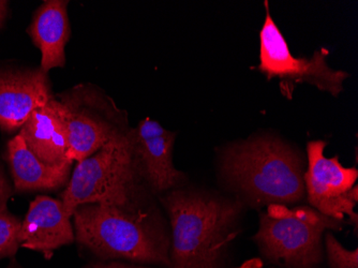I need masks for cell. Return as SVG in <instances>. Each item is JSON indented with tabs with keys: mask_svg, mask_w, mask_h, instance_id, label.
I'll use <instances>...</instances> for the list:
<instances>
[{
	"mask_svg": "<svg viewBox=\"0 0 358 268\" xmlns=\"http://www.w3.org/2000/svg\"><path fill=\"white\" fill-rule=\"evenodd\" d=\"M171 225L170 268H224L239 232V199L198 190L169 191L161 197Z\"/></svg>",
	"mask_w": 358,
	"mask_h": 268,
	"instance_id": "cell-1",
	"label": "cell"
},
{
	"mask_svg": "<svg viewBox=\"0 0 358 268\" xmlns=\"http://www.w3.org/2000/svg\"><path fill=\"white\" fill-rule=\"evenodd\" d=\"M76 241L103 261L171 267V237L160 213L144 199L126 206L86 204L74 211Z\"/></svg>",
	"mask_w": 358,
	"mask_h": 268,
	"instance_id": "cell-2",
	"label": "cell"
},
{
	"mask_svg": "<svg viewBox=\"0 0 358 268\" xmlns=\"http://www.w3.org/2000/svg\"><path fill=\"white\" fill-rule=\"evenodd\" d=\"M306 167L301 153L273 136L230 145L220 163L225 183L255 206L303 202Z\"/></svg>",
	"mask_w": 358,
	"mask_h": 268,
	"instance_id": "cell-3",
	"label": "cell"
},
{
	"mask_svg": "<svg viewBox=\"0 0 358 268\" xmlns=\"http://www.w3.org/2000/svg\"><path fill=\"white\" fill-rule=\"evenodd\" d=\"M145 185L128 132L78 161L60 201L72 218L82 205L126 206L144 199Z\"/></svg>",
	"mask_w": 358,
	"mask_h": 268,
	"instance_id": "cell-4",
	"label": "cell"
},
{
	"mask_svg": "<svg viewBox=\"0 0 358 268\" xmlns=\"http://www.w3.org/2000/svg\"><path fill=\"white\" fill-rule=\"evenodd\" d=\"M343 221L311 206L271 204L259 217L255 239L263 257L285 268H317L323 260L322 239L327 230L340 231Z\"/></svg>",
	"mask_w": 358,
	"mask_h": 268,
	"instance_id": "cell-5",
	"label": "cell"
},
{
	"mask_svg": "<svg viewBox=\"0 0 358 268\" xmlns=\"http://www.w3.org/2000/svg\"><path fill=\"white\" fill-rule=\"evenodd\" d=\"M56 100L68 131V160L82 161L131 129L126 111L92 84H78Z\"/></svg>",
	"mask_w": 358,
	"mask_h": 268,
	"instance_id": "cell-6",
	"label": "cell"
},
{
	"mask_svg": "<svg viewBox=\"0 0 358 268\" xmlns=\"http://www.w3.org/2000/svg\"><path fill=\"white\" fill-rule=\"evenodd\" d=\"M265 21L259 31V64L257 69L268 80L278 78L281 92L287 99L293 97L295 86L303 83L334 97L343 92L350 74L329 66V50L320 48L310 58L294 57L269 13L268 3H265Z\"/></svg>",
	"mask_w": 358,
	"mask_h": 268,
	"instance_id": "cell-7",
	"label": "cell"
},
{
	"mask_svg": "<svg viewBox=\"0 0 358 268\" xmlns=\"http://www.w3.org/2000/svg\"><path fill=\"white\" fill-rule=\"evenodd\" d=\"M325 141H311L307 144V167L305 181L306 195L313 209L336 220H345V216L357 229L358 171L345 167L337 156L327 158L324 149Z\"/></svg>",
	"mask_w": 358,
	"mask_h": 268,
	"instance_id": "cell-8",
	"label": "cell"
},
{
	"mask_svg": "<svg viewBox=\"0 0 358 268\" xmlns=\"http://www.w3.org/2000/svg\"><path fill=\"white\" fill-rule=\"evenodd\" d=\"M54 98L48 72L41 68L7 66L0 69V129L21 130L30 115Z\"/></svg>",
	"mask_w": 358,
	"mask_h": 268,
	"instance_id": "cell-9",
	"label": "cell"
},
{
	"mask_svg": "<svg viewBox=\"0 0 358 268\" xmlns=\"http://www.w3.org/2000/svg\"><path fill=\"white\" fill-rule=\"evenodd\" d=\"M129 136L138 170L152 192H168L182 183L185 175L173 163L175 132L145 118L136 129H130Z\"/></svg>",
	"mask_w": 358,
	"mask_h": 268,
	"instance_id": "cell-10",
	"label": "cell"
},
{
	"mask_svg": "<svg viewBox=\"0 0 358 268\" xmlns=\"http://www.w3.org/2000/svg\"><path fill=\"white\" fill-rule=\"evenodd\" d=\"M72 218L62 201L48 195H38L22 221L20 246L43 253L50 259L54 250L76 241Z\"/></svg>",
	"mask_w": 358,
	"mask_h": 268,
	"instance_id": "cell-11",
	"label": "cell"
},
{
	"mask_svg": "<svg viewBox=\"0 0 358 268\" xmlns=\"http://www.w3.org/2000/svg\"><path fill=\"white\" fill-rule=\"evenodd\" d=\"M68 6L66 0H45L28 27L32 43L41 52L40 68L44 72L66 64V45L71 37Z\"/></svg>",
	"mask_w": 358,
	"mask_h": 268,
	"instance_id": "cell-12",
	"label": "cell"
},
{
	"mask_svg": "<svg viewBox=\"0 0 358 268\" xmlns=\"http://www.w3.org/2000/svg\"><path fill=\"white\" fill-rule=\"evenodd\" d=\"M19 133L42 162L59 165L70 161L68 131L56 98L32 113Z\"/></svg>",
	"mask_w": 358,
	"mask_h": 268,
	"instance_id": "cell-13",
	"label": "cell"
},
{
	"mask_svg": "<svg viewBox=\"0 0 358 268\" xmlns=\"http://www.w3.org/2000/svg\"><path fill=\"white\" fill-rule=\"evenodd\" d=\"M7 154L14 187L19 192L55 190L69 181L73 161L59 165L42 162L32 154L20 133L8 143Z\"/></svg>",
	"mask_w": 358,
	"mask_h": 268,
	"instance_id": "cell-14",
	"label": "cell"
},
{
	"mask_svg": "<svg viewBox=\"0 0 358 268\" xmlns=\"http://www.w3.org/2000/svg\"><path fill=\"white\" fill-rule=\"evenodd\" d=\"M22 221L10 213L8 206L0 209V260L16 255L20 246Z\"/></svg>",
	"mask_w": 358,
	"mask_h": 268,
	"instance_id": "cell-15",
	"label": "cell"
},
{
	"mask_svg": "<svg viewBox=\"0 0 358 268\" xmlns=\"http://www.w3.org/2000/svg\"><path fill=\"white\" fill-rule=\"evenodd\" d=\"M325 248L331 268H358V250L345 249L331 232H325Z\"/></svg>",
	"mask_w": 358,
	"mask_h": 268,
	"instance_id": "cell-16",
	"label": "cell"
},
{
	"mask_svg": "<svg viewBox=\"0 0 358 268\" xmlns=\"http://www.w3.org/2000/svg\"><path fill=\"white\" fill-rule=\"evenodd\" d=\"M11 195V186H10L9 183H8L3 171L0 170V209L3 206H7L8 199H10Z\"/></svg>",
	"mask_w": 358,
	"mask_h": 268,
	"instance_id": "cell-17",
	"label": "cell"
},
{
	"mask_svg": "<svg viewBox=\"0 0 358 268\" xmlns=\"http://www.w3.org/2000/svg\"><path fill=\"white\" fill-rule=\"evenodd\" d=\"M85 268H152L146 266L134 265V264L122 263V262H99L92 264Z\"/></svg>",
	"mask_w": 358,
	"mask_h": 268,
	"instance_id": "cell-18",
	"label": "cell"
},
{
	"mask_svg": "<svg viewBox=\"0 0 358 268\" xmlns=\"http://www.w3.org/2000/svg\"><path fill=\"white\" fill-rule=\"evenodd\" d=\"M8 7L9 3L6 0H0V29L5 25L6 20L8 17Z\"/></svg>",
	"mask_w": 358,
	"mask_h": 268,
	"instance_id": "cell-19",
	"label": "cell"
},
{
	"mask_svg": "<svg viewBox=\"0 0 358 268\" xmlns=\"http://www.w3.org/2000/svg\"><path fill=\"white\" fill-rule=\"evenodd\" d=\"M241 268H263V266L259 260H251V261L243 264Z\"/></svg>",
	"mask_w": 358,
	"mask_h": 268,
	"instance_id": "cell-20",
	"label": "cell"
},
{
	"mask_svg": "<svg viewBox=\"0 0 358 268\" xmlns=\"http://www.w3.org/2000/svg\"><path fill=\"white\" fill-rule=\"evenodd\" d=\"M8 268H20L19 266H16L15 264H12V265H10Z\"/></svg>",
	"mask_w": 358,
	"mask_h": 268,
	"instance_id": "cell-21",
	"label": "cell"
}]
</instances>
